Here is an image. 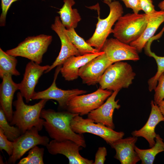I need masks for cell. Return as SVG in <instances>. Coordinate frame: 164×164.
<instances>
[{
    "label": "cell",
    "mask_w": 164,
    "mask_h": 164,
    "mask_svg": "<svg viewBox=\"0 0 164 164\" xmlns=\"http://www.w3.org/2000/svg\"><path fill=\"white\" fill-rule=\"evenodd\" d=\"M13 142L9 140L4 134L2 129L0 128V150H4L9 156L13 152Z\"/></svg>",
    "instance_id": "cell-30"
},
{
    "label": "cell",
    "mask_w": 164,
    "mask_h": 164,
    "mask_svg": "<svg viewBox=\"0 0 164 164\" xmlns=\"http://www.w3.org/2000/svg\"><path fill=\"white\" fill-rule=\"evenodd\" d=\"M127 8L132 10L133 13H138L142 10L140 0H121Z\"/></svg>",
    "instance_id": "cell-34"
},
{
    "label": "cell",
    "mask_w": 164,
    "mask_h": 164,
    "mask_svg": "<svg viewBox=\"0 0 164 164\" xmlns=\"http://www.w3.org/2000/svg\"><path fill=\"white\" fill-rule=\"evenodd\" d=\"M137 140V137L130 136L120 138L110 144L116 152L114 158L121 164H136L140 160L135 149Z\"/></svg>",
    "instance_id": "cell-17"
},
{
    "label": "cell",
    "mask_w": 164,
    "mask_h": 164,
    "mask_svg": "<svg viewBox=\"0 0 164 164\" xmlns=\"http://www.w3.org/2000/svg\"><path fill=\"white\" fill-rule=\"evenodd\" d=\"M115 0H103V2L105 4L108 5V4L111 2H112Z\"/></svg>",
    "instance_id": "cell-37"
},
{
    "label": "cell",
    "mask_w": 164,
    "mask_h": 164,
    "mask_svg": "<svg viewBox=\"0 0 164 164\" xmlns=\"http://www.w3.org/2000/svg\"><path fill=\"white\" fill-rule=\"evenodd\" d=\"M154 90V101L158 104L164 99V73L159 78L157 85Z\"/></svg>",
    "instance_id": "cell-29"
},
{
    "label": "cell",
    "mask_w": 164,
    "mask_h": 164,
    "mask_svg": "<svg viewBox=\"0 0 164 164\" xmlns=\"http://www.w3.org/2000/svg\"><path fill=\"white\" fill-rule=\"evenodd\" d=\"M119 91H114L105 102L88 114L87 118L114 129L115 126L113 120V113L115 109L118 110L121 107L118 104L119 100H115Z\"/></svg>",
    "instance_id": "cell-16"
},
{
    "label": "cell",
    "mask_w": 164,
    "mask_h": 164,
    "mask_svg": "<svg viewBox=\"0 0 164 164\" xmlns=\"http://www.w3.org/2000/svg\"><path fill=\"white\" fill-rule=\"evenodd\" d=\"M151 109L149 118L145 124L141 128L132 132V136L142 137L148 142L149 147H153L155 143L156 134L155 129L160 122L164 121V118L157 104L153 101L151 102Z\"/></svg>",
    "instance_id": "cell-18"
},
{
    "label": "cell",
    "mask_w": 164,
    "mask_h": 164,
    "mask_svg": "<svg viewBox=\"0 0 164 164\" xmlns=\"http://www.w3.org/2000/svg\"><path fill=\"white\" fill-rule=\"evenodd\" d=\"M10 74L4 75L0 85V108L3 110L8 121H12L13 114L12 104L14 95L15 92L19 90V84L12 80Z\"/></svg>",
    "instance_id": "cell-19"
},
{
    "label": "cell",
    "mask_w": 164,
    "mask_h": 164,
    "mask_svg": "<svg viewBox=\"0 0 164 164\" xmlns=\"http://www.w3.org/2000/svg\"><path fill=\"white\" fill-rule=\"evenodd\" d=\"M77 114L68 111L56 112L51 109H43L40 117L44 119L43 126L52 138L57 141L70 140L85 148L86 145L83 134L76 133L70 127L71 120Z\"/></svg>",
    "instance_id": "cell-1"
},
{
    "label": "cell",
    "mask_w": 164,
    "mask_h": 164,
    "mask_svg": "<svg viewBox=\"0 0 164 164\" xmlns=\"http://www.w3.org/2000/svg\"><path fill=\"white\" fill-rule=\"evenodd\" d=\"M110 12L105 19L98 15L96 28L92 36L86 41L98 52H101L107 38L111 33L112 27L124 12L122 6L118 1H114L108 4Z\"/></svg>",
    "instance_id": "cell-6"
},
{
    "label": "cell",
    "mask_w": 164,
    "mask_h": 164,
    "mask_svg": "<svg viewBox=\"0 0 164 164\" xmlns=\"http://www.w3.org/2000/svg\"><path fill=\"white\" fill-rule=\"evenodd\" d=\"M149 15L145 13H128L121 16L111 33L120 41L127 44L138 39L147 25Z\"/></svg>",
    "instance_id": "cell-3"
},
{
    "label": "cell",
    "mask_w": 164,
    "mask_h": 164,
    "mask_svg": "<svg viewBox=\"0 0 164 164\" xmlns=\"http://www.w3.org/2000/svg\"><path fill=\"white\" fill-rule=\"evenodd\" d=\"M62 7L57 12L60 15V18L63 26L66 29L75 28L81 19L76 9L72 7L75 4L74 0H63Z\"/></svg>",
    "instance_id": "cell-22"
},
{
    "label": "cell",
    "mask_w": 164,
    "mask_h": 164,
    "mask_svg": "<svg viewBox=\"0 0 164 164\" xmlns=\"http://www.w3.org/2000/svg\"><path fill=\"white\" fill-rule=\"evenodd\" d=\"M158 6L161 10L164 11V0L162 1L159 3Z\"/></svg>",
    "instance_id": "cell-36"
},
{
    "label": "cell",
    "mask_w": 164,
    "mask_h": 164,
    "mask_svg": "<svg viewBox=\"0 0 164 164\" xmlns=\"http://www.w3.org/2000/svg\"><path fill=\"white\" fill-rule=\"evenodd\" d=\"M72 130L76 133L83 134L86 133L100 137L109 145L122 138L125 135L123 132H117L102 124L95 122L90 118H84L77 114L71 120L70 123Z\"/></svg>",
    "instance_id": "cell-7"
},
{
    "label": "cell",
    "mask_w": 164,
    "mask_h": 164,
    "mask_svg": "<svg viewBox=\"0 0 164 164\" xmlns=\"http://www.w3.org/2000/svg\"><path fill=\"white\" fill-rule=\"evenodd\" d=\"M113 63L104 53L81 67L79 70V77L83 83L94 85L99 83L106 70Z\"/></svg>",
    "instance_id": "cell-14"
},
{
    "label": "cell",
    "mask_w": 164,
    "mask_h": 164,
    "mask_svg": "<svg viewBox=\"0 0 164 164\" xmlns=\"http://www.w3.org/2000/svg\"><path fill=\"white\" fill-rule=\"evenodd\" d=\"M49 100L41 99L38 103L33 105L25 104L20 92L17 94V99L13 102L15 110L13 112L12 118L9 124L15 125L22 134L35 127L39 130L43 128L44 119L40 117L41 111Z\"/></svg>",
    "instance_id": "cell-2"
},
{
    "label": "cell",
    "mask_w": 164,
    "mask_h": 164,
    "mask_svg": "<svg viewBox=\"0 0 164 164\" xmlns=\"http://www.w3.org/2000/svg\"><path fill=\"white\" fill-rule=\"evenodd\" d=\"M164 118V99L157 104Z\"/></svg>",
    "instance_id": "cell-35"
},
{
    "label": "cell",
    "mask_w": 164,
    "mask_h": 164,
    "mask_svg": "<svg viewBox=\"0 0 164 164\" xmlns=\"http://www.w3.org/2000/svg\"><path fill=\"white\" fill-rule=\"evenodd\" d=\"M44 149L36 146L30 150L27 156L22 159L18 164H43Z\"/></svg>",
    "instance_id": "cell-28"
},
{
    "label": "cell",
    "mask_w": 164,
    "mask_h": 164,
    "mask_svg": "<svg viewBox=\"0 0 164 164\" xmlns=\"http://www.w3.org/2000/svg\"><path fill=\"white\" fill-rule=\"evenodd\" d=\"M136 74L127 62L118 61L110 66L101 76L98 83L103 89L114 91L127 88L132 84Z\"/></svg>",
    "instance_id": "cell-4"
},
{
    "label": "cell",
    "mask_w": 164,
    "mask_h": 164,
    "mask_svg": "<svg viewBox=\"0 0 164 164\" xmlns=\"http://www.w3.org/2000/svg\"><path fill=\"white\" fill-rule=\"evenodd\" d=\"M42 1H45V0H42Z\"/></svg>",
    "instance_id": "cell-38"
},
{
    "label": "cell",
    "mask_w": 164,
    "mask_h": 164,
    "mask_svg": "<svg viewBox=\"0 0 164 164\" xmlns=\"http://www.w3.org/2000/svg\"><path fill=\"white\" fill-rule=\"evenodd\" d=\"M51 28L57 34L60 40L61 48L58 56L45 73L49 72L56 67L62 65L70 57L81 55L66 34L64 31L66 28L62 24L59 16L55 17Z\"/></svg>",
    "instance_id": "cell-15"
},
{
    "label": "cell",
    "mask_w": 164,
    "mask_h": 164,
    "mask_svg": "<svg viewBox=\"0 0 164 164\" xmlns=\"http://www.w3.org/2000/svg\"><path fill=\"white\" fill-rule=\"evenodd\" d=\"M49 152L52 155L61 154L69 160V164H93V160L83 157L79 151L82 147L69 140L50 141L46 146Z\"/></svg>",
    "instance_id": "cell-11"
},
{
    "label": "cell",
    "mask_w": 164,
    "mask_h": 164,
    "mask_svg": "<svg viewBox=\"0 0 164 164\" xmlns=\"http://www.w3.org/2000/svg\"><path fill=\"white\" fill-rule=\"evenodd\" d=\"M164 22V11H155L149 15L146 27L141 36L129 44L134 47L139 52H141L146 43L152 37L161 24Z\"/></svg>",
    "instance_id": "cell-21"
},
{
    "label": "cell",
    "mask_w": 164,
    "mask_h": 164,
    "mask_svg": "<svg viewBox=\"0 0 164 164\" xmlns=\"http://www.w3.org/2000/svg\"><path fill=\"white\" fill-rule=\"evenodd\" d=\"M11 125L9 123L3 110L0 108V128L2 129L8 139L13 141L22 134L18 127Z\"/></svg>",
    "instance_id": "cell-27"
},
{
    "label": "cell",
    "mask_w": 164,
    "mask_h": 164,
    "mask_svg": "<svg viewBox=\"0 0 164 164\" xmlns=\"http://www.w3.org/2000/svg\"><path fill=\"white\" fill-rule=\"evenodd\" d=\"M163 34L160 31L157 35L154 36L146 43L145 47V52L148 56L153 57L155 60L157 66V71L154 76L149 80L148 83L149 90L150 92L154 90L156 87L158 79L160 76L164 73V56H160L157 55L151 50V45L154 40L159 38Z\"/></svg>",
    "instance_id": "cell-23"
},
{
    "label": "cell",
    "mask_w": 164,
    "mask_h": 164,
    "mask_svg": "<svg viewBox=\"0 0 164 164\" xmlns=\"http://www.w3.org/2000/svg\"><path fill=\"white\" fill-rule=\"evenodd\" d=\"M35 127L26 131L13 142V152L8 160L9 164H15L28 151L38 145L46 146L49 142L46 136H41Z\"/></svg>",
    "instance_id": "cell-9"
},
{
    "label": "cell",
    "mask_w": 164,
    "mask_h": 164,
    "mask_svg": "<svg viewBox=\"0 0 164 164\" xmlns=\"http://www.w3.org/2000/svg\"><path fill=\"white\" fill-rule=\"evenodd\" d=\"M112 93L111 91L100 87L91 93L76 95L70 100L66 109L70 112L80 116L88 114L102 104Z\"/></svg>",
    "instance_id": "cell-8"
},
{
    "label": "cell",
    "mask_w": 164,
    "mask_h": 164,
    "mask_svg": "<svg viewBox=\"0 0 164 164\" xmlns=\"http://www.w3.org/2000/svg\"><path fill=\"white\" fill-rule=\"evenodd\" d=\"M64 31L71 42L78 50L81 55L99 52L79 36L76 32L74 28L66 29L65 28Z\"/></svg>",
    "instance_id": "cell-26"
},
{
    "label": "cell",
    "mask_w": 164,
    "mask_h": 164,
    "mask_svg": "<svg viewBox=\"0 0 164 164\" xmlns=\"http://www.w3.org/2000/svg\"><path fill=\"white\" fill-rule=\"evenodd\" d=\"M17 60L15 57L10 55L0 48V77L10 74L15 76L20 75L17 70Z\"/></svg>",
    "instance_id": "cell-25"
},
{
    "label": "cell",
    "mask_w": 164,
    "mask_h": 164,
    "mask_svg": "<svg viewBox=\"0 0 164 164\" xmlns=\"http://www.w3.org/2000/svg\"><path fill=\"white\" fill-rule=\"evenodd\" d=\"M61 66L62 65L58 66L56 68L54 79L51 86L43 91L35 92L32 100L45 99L55 100L58 102L59 107L66 109L68 102L72 98L87 92L86 91L77 89L64 90L59 88L56 86V80Z\"/></svg>",
    "instance_id": "cell-10"
},
{
    "label": "cell",
    "mask_w": 164,
    "mask_h": 164,
    "mask_svg": "<svg viewBox=\"0 0 164 164\" xmlns=\"http://www.w3.org/2000/svg\"><path fill=\"white\" fill-rule=\"evenodd\" d=\"M52 36L43 34L29 36L15 47L6 52L15 57L21 56L29 59L38 64L42 62L43 56L52 40Z\"/></svg>",
    "instance_id": "cell-5"
},
{
    "label": "cell",
    "mask_w": 164,
    "mask_h": 164,
    "mask_svg": "<svg viewBox=\"0 0 164 164\" xmlns=\"http://www.w3.org/2000/svg\"><path fill=\"white\" fill-rule=\"evenodd\" d=\"M142 9L145 13L150 15L155 11L152 0H140Z\"/></svg>",
    "instance_id": "cell-33"
},
{
    "label": "cell",
    "mask_w": 164,
    "mask_h": 164,
    "mask_svg": "<svg viewBox=\"0 0 164 164\" xmlns=\"http://www.w3.org/2000/svg\"><path fill=\"white\" fill-rule=\"evenodd\" d=\"M103 51L78 56H73L68 58L62 65L60 72L66 80L70 81L79 77L80 69L93 59L104 53Z\"/></svg>",
    "instance_id": "cell-20"
},
{
    "label": "cell",
    "mask_w": 164,
    "mask_h": 164,
    "mask_svg": "<svg viewBox=\"0 0 164 164\" xmlns=\"http://www.w3.org/2000/svg\"><path fill=\"white\" fill-rule=\"evenodd\" d=\"M154 145L148 149H141L136 145L135 150L141 161L142 164H152L156 156L164 151V142L158 134H156Z\"/></svg>",
    "instance_id": "cell-24"
},
{
    "label": "cell",
    "mask_w": 164,
    "mask_h": 164,
    "mask_svg": "<svg viewBox=\"0 0 164 164\" xmlns=\"http://www.w3.org/2000/svg\"><path fill=\"white\" fill-rule=\"evenodd\" d=\"M107 150L104 146L98 148L95 155V161L93 164H103L106 159Z\"/></svg>",
    "instance_id": "cell-32"
},
{
    "label": "cell",
    "mask_w": 164,
    "mask_h": 164,
    "mask_svg": "<svg viewBox=\"0 0 164 164\" xmlns=\"http://www.w3.org/2000/svg\"><path fill=\"white\" fill-rule=\"evenodd\" d=\"M2 12L0 16V26L5 25L6 17L8 11L12 4L19 0H1Z\"/></svg>",
    "instance_id": "cell-31"
},
{
    "label": "cell",
    "mask_w": 164,
    "mask_h": 164,
    "mask_svg": "<svg viewBox=\"0 0 164 164\" xmlns=\"http://www.w3.org/2000/svg\"><path fill=\"white\" fill-rule=\"evenodd\" d=\"M101 51L104 52L113 63L123 60L136 61L140 59L138 52L134 47L115 38L107 39Z\"/></svg>",
    "instance_id": "cell-12"
},
{
    "label": "cell",
    "mask_w": 164,
    "mask_h": 164,
    "mask_svg": "<svg viewBox=\"0 0 164 164\" xmlns=\"http://www.w3.org/2000/svg\"><path fill=\"white\" fill-rule=\"evenodd\" d=\"M50 66H42L31 61L26 65L22 80L19 84V90L27 103L31 100L38 80Z\"/></svg>",
    "instance_id": "cell-13"
}]
</instances>
